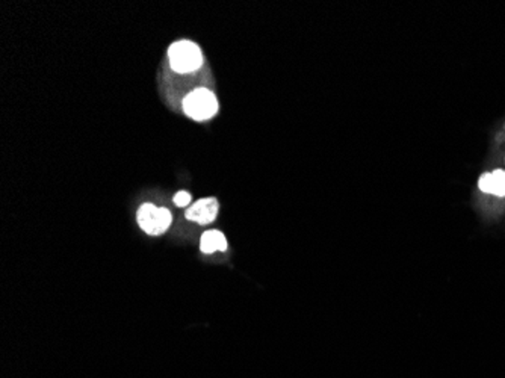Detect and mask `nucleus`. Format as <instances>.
Segmentation results:
<instances>
[{"mask_svg":"<svg viewBox=\"0 0 505 378\" xmlns=\"http://www.w3.org/2000/svg\"><path fill=\"white\" fill-rule=\"evenodd\" d=\"M170 65L177 73L196 72L203 64V53L200 47L192 41H177L168 49Z\"/></svg>","mask_w":505,"mask_h":378,"instance_id":"obj_1","label":"nucleus"},{"mask_svg":"<svg viewBox=\"0 0 505 378\" xmlns=\"http://www.w3.org/2000/svg\"><path fill=\"white\" fill-rule=\"evenodd\" d=\"M185 114L197 122L209 120L218 111V102L215 94L206 88H197L184 100Z\"/></svg>","mask_w":505,"mask_h":378,"instance_id":"obj_2","label":"nucleus"},{"mask_svg":"<svg viewBox=\"0 0 505 378\" xmlns=\"http://www.w3.org/2000/svg\"><path fill=\"white\" fill-rule=\"evenodd\" d=\"M218 202L216 198H201L186 210V218L198 224H211L218 215Z\"/></svg>","mask_w":505,"mask_h":378,"instance_id":"obj_3","label":"nucleus"},{"mask_svg":"<svg viewBox=\"0 0 505 378\" xmlns=\"http://www.w3.org/2000/svg\"><path fill=\"white\" fill-rule=\"evenodd\" d=\"M138 224L149 234H162L159 207H156L152 203L142 205L138 210Z\"/></svg>","mask_w":505,"mask_h":378,"instance_id":"obj_4","label":"nucleus"},{"mask_svg":"<svg viewBox=\"0 0 505 378\" xmlns=\"http://www.w3.org/2000/svg\"><path fill=\"white\" fill-rule=\"evenodd\" d=\"M478 188L486 194L505 197V171L498 170L493 173H484L479 177Z\"/></svg>","mask_w":505,"mask_h":378,"instance_id":"obj_5","label":"nucleus"},{"mask_svg":"<svg viewBox=\"0 0 505 378\" xmlns=\"http://www.w3.org/2000/svg\"><path fill=\"white\" fill-rule=\"evenodd\" d=\"M216 250L225 252L227 250V241L224 238V234L218 230H209L206 233H203L201 236V252L203 253H213Z\"/></svg>","mask_w":505,"mask_h":378,"instance_id":"obj_6","label":"nucleus"},{"mask_svg":"<svg viewBox=\"0 0 505 378\" xmlns=\"http://www.w3.org/2000/svg\"><path fill=\"white\" fill-rule=\"evenodd\" d=\"M191 203V194L189 193H185V191H180L174 195V205L179 206V207H185Z\"/></svg>","mask_w":505,"mask_h":378,"instance_id":"obj_7","label":"nucleus"}]
</instances>
